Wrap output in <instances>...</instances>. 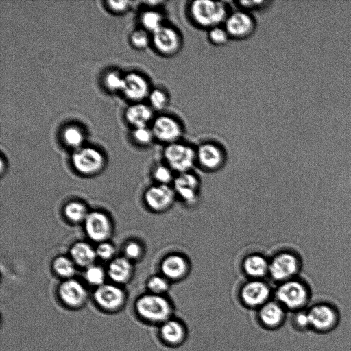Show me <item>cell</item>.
I'll return each instance as SVG.
<instances>
[{
    "instance_id": "16",
    "label": "cell",
    "mask_w": 351,
    "mask_h": 351,
    "mask_svg": "<svg viewBox=\"0 0 351 351\" xmlns=\"http://www.w3.org/2000/svg\"><path fill=\"white\" fill-rule=\"evenodd\" d=\"M196 158L204 169L213 171L219 169L224 160L222 149L210 142L202 143L196 149Z\"/></svg>"
},
{
    "instance_id": "26",
    "label": "cell",
    "mask_w": 351,
    "mask_h": 351,
    "mask_svg": "<svg viewBox=\"0 0 351 351\" xmlns=\"http://www.w3.org/2000/svg\"><path fill=\"white\" fill-rule=\"evenodd\" d=\"M141 22L144 29L152 34L164 25L162 14L154 10L145 11L141 16Z\"/></svg>"
},
{
    "instance_id": "19",
    "label": "cell",
    "mask_w": 351,
    "mask_h": 351,
    "mask_svg": "<svg viewBox=\"0 0 351 351\" xmlns=\"http://www.w3.org/2000/svg\"><path fill=\"white\" fill-rule=\"evenodd\" d=\"M270 290L263 282L258 280L246 283L242 288L241 297L243 300L250 306H257L263 304L268 298Z\"/></svg>"
},
{
    "instance_id": "31",
    "label": "cell",
    "mask_w": 351,
    "mask_h": 351,
    "mask_svg": "<svg viewBox=\"0 0 351 351\" xmlns=\"http://www.w3.org/2000/svg\"><path fill=\"white\" fill-rule=\"evenodd\" d=\"M208 38L214 45L221 46L226 45L230 37L223 26L219 25L208 29Z\"/></svg>"
},
{
    "instance_id": "27",
    "label": "cell",
    "mask_w": 351,
    "mask_h": 351,
    "mask_svg": "<svg viewBox=\"0 0 351 351\" xmlns=\"http://www.w3.org/2000/svg\"><path fill=\"white\" fill-rule=\"evenodd\" d=\"M53 269L57 275L66 279L71 278L75 272L73 261L64 256L54 259Z\"/></svg>"
},
{
    "instance_id": "42",
    "label": "cell",
    "mask_w": 351,
    "mask_h": 351,
    "mask_svg": "<svg viewBox=\"0 0 351 351\" xmlns=\"http://www.w3.org/2000/svg\"><path fill=\"white\" fill-rule=\"evenodd\" d=\"M108 8L112 12L120 13L126 10L129 6L128 1H106Z\"/></svg>"
},
{
    "instance_id": "40",
    "label": "cell",
    "mask_w": 351,
    "mask_h": 351,
    "mask_svg": "<svg viewBox=\"0 0 351 351\" xmlns=\"http://www.w3.org/2000/svg\"><path fill=\"white\" fill-rule=\"evenodd\" d=\"M142 253L141 245L136 242H130L125 247V254L127 258H138Z\"/></svg>"
},
{
    "instance_id": "20",
    "label": "cell",
    "mask_w": 351,
    "mask_h": 351,
    "mask_svg": "<svg viewBox=\"0 0 351 351\" xmlns=\"http://www.w3.org/2000/svg\"><path fill=\"white\" fill-rule=\"evenodd\" d=\"M127 121L135 128L147 127L153 118L151 107L142 103L130 106L125 114Z\"/></svg>"
},
{
    "instance_id": "17",
    "label": "cell",
    "mask_w": 351,
    "mask_h": 351,
    "mask_svg": "<svg viewBox=\"0 0 351 351\" xmlns=\"http://www.w3.org/2000/svg\"><path fill=\"white\" fill-rule=\"evenodd\" d=\"M121 91L129 99L139 101L148 97L150 93L147 80L136 73H130L123 77V84Z\"/></svg>"
},
{
    "instance_id": "18",
    "label": "cell",
    "mask_w": 351,
    "mask_h": 351,
    "mask_svg": "<svg viewBox=\"0 0 351 351\" xmlns=\"http://www.w3.org/2000/svg\"><path fill=\"white\" fill-rule=\"evenodd\" d=\"M160 270L162 276L168 280H177L186 276L189 270V263L180 254H169L162 261Z\"/></svg>"
},
{
    "instance_id": "7",
    "label": "cell",
    "mask_w": 351,
    "mask_h": 351,
    "mask_svg": "<svg viewBox=\"0 0 351 351\" xmlns=\"http://www.w3.org/2000/svg\"><path fill=\"white\" fill-rule=\"evenodd\" d=\"M301 268L302 260L296 253L283 251L269 261V274L274 280L283 282L296 278Z\"/></svg>"
},
{
    "instance_id": "30",
    "label": "cell",
    "mask_w": 351,
    "mask_h": 351,
    "mask_svg": "<svg viewBox=\"0 0 351 351\" xmlns=\"http://www.w3.org/2000/svg\"><path fill=\"white\" fill-rule=\"evenodd\" d=\"M149 101L153 109L164 110L169 103V97L167 92L160 88H155L148 95Z\"/></svg>"
},
{
    "instance_id": "4",
    "label": "cell",
    "mask_w": 351,
    "mask_h": 351,
    "mask_svg": "<svg viewBox=\"0 0 351 351\" xmlns=\"http://www.w3.org/2000/svg\"><path fill=\"white\" fill-rule=\"evenodd\" d=\"M134 310L140 319L150 323L165 322L171 314L169 302L161 295L151 293L139 296Z\"/></svg>"
},
{
    "instance_id": "9",
    "label": "cell",
    "mask_w": 351,
    "mask_h": 351,
    "mask_svg": "<svg viewBox=\"0 0 351 351\" xmlns=\"http://www.w3.org/2000/svg\"><path fill=\"white\" fill-rule=\"evenodd\" d=\"M152 43L155 49L164 56L177 54L182 47V37L173 27L163 25L152 33Z\"/></svg>"
},
{
    "instance_id": "28",
    "label": "cell",
    "mask_w": 351,
    "mask_h": 351,
    "mask_svg": "<svg viewBox=\"0 0 351 351\" xmlns=\"http://www.w3.org/2000/svg\"><path fill=\"white\" fill-rule=\"evenodd\" d=\"M62 138L68 146L77 149L82 147L84 134L82 130L76 125H69L62 131Z\"/></svg>"
},
{
    "instance_id": "22",
    "label": "cell",
    "mask_w": 351,
    "mask_h": 351,
    "mask_svg": "<svg viewBox=\"0 0 351 351\" xmlns=\"http://www.w3.org/2000/svg\"><path fill=\"white\" fill-rule=\"evenodd\" d=\"M132 270V265L128 258L118 257L110 263L108 274L113 282L119 285L125 283L130 280Z\"/></svg>"
},
{
    "instance_id": "34",
    "label": "cell",
    "mask_w": 351,
    "mask_h": 351,
    "mask_svg": "<svg viewBox=\"0 0 351 351\" xmlns=\"http://www.w3.org/2000/svg\"><path fill=\"white\" fill-rule=\"evenodd\" d=\"M85 278L90 285L97 287L104 284L105 273L101 267L91 265L86 270Z\"/></svg>"
},
{
    "instance_id": "37",
    "label": "cell",
    "mask_w": 351,
    "mask_h": 351,
    "mask_svg": "<svg viewBox=\"0 0 351 351\" xmlns=\"http://www.w3.org/2000/svg\"><path fill=\"white\" fill-rule=\"evenodd\" d=\"M133 137L136 143L144 145H149L155 138L151 128L147 126L135 128Z\"/></svg>"
},
{
    "instance_id": "23",
    "label": "cell",
    "mask_w": 351,
    "mask_h": 351,
    "mask_svg": "<svg viewBox=\"0 0 351 351\" xmlns=\"http://www.w3.org/2000/svg\"><path fill=\"white\" fill-rule=\"evenodd\" d=\"M70 254L73 261L77 265L86 267L93 265L97 256L95 250L85 242L75 243L71 248Z\"/></svg>"
},
{
    "instance_id": "6",
    "label": "cell",
    "mask_w": 351,
    "mask_h": 351,
    "mask_svg": "<svg viewBox=\"0 0 351 351\" xmlns=\"http://www.w3.org/2000/svg\"><path fill=\"white\" fill-rule=\"evenodd\" d=\"M163 156L167 165L179 173L190 172L197 161L196 150L180 141L167 145Z\"/></svg>"
},
{
    "instance_id": "13",
    "label": "cell",
    "mask_w": 351,
    "mask_h": 351,
    "mask_svg": "<svg viewBox=\"0 0 351 351\" xmlns=\"http://www.w3.org/2000/svg\"><path fill=\"white\" fill-rule=\"evenodd\" d=\"M176 197L173 187L159 184L149 187L144 195L147 206L156 212H162L169 208Z\"/></svg>"
},
{
    "instance_id": "32",
    "label": "cell",
    "mask_w": 351,
    "mask_h": 351,
    "mask_svg": "<svg viewBox=\"0 0 351 351\" xmlns=\"http://www.w3.org/2000/svg\"><path fill=\"white\" fill-rule=\"evenodd\" d=\"M147 287L151 293L161 295L169 289L168 279L163 276H153L147 280Z\"/></svg>"
},
{
    "instance_id": "5",
    "label": "cell",
    "mask_w": 351,
    "mask_h": 351,
    "mask_svg": "<svg viewBox=\"0 0 351 351\" xmlns=\"http://www.w3.org/2000/svg\"><path fill=\"white\" fill-rule=\"evenodd\" d=\"M93 299L99 310L109 314L120 312L127 302L126 293L119 285L106 283L95 288Z\"/></svg>"
},
{
    "instance_id": "29",
    "label": "cell",
    "mask_w": 351,
    "mask_h": 351,
    "mask_svg": "<svg viewBox=\"0 0 351 351\" xmlns=\"http://www.w3.org/2000/svg\"><path fill=\"white\" fill-rule=\"evenodd\" d=\"M64 215L72 222L84 221L88 213L85 206L79 202H71L64 207Z\"/></svg>"
},
{
    "instance_id": "35",
    "label": "cell",
    "mask_w": 351,
    "mask_h": 351,
    "mask_svg": "<svg viewBox=\"0 0 351 351\" xmlns=\"http://www.w3.org/2000/svg\"><path fill=\"white\" fill-rule=\"evenodd\" d=\"M152 41L148 32L139 29L134 31L130 36V42L133 47L138 49H145Z\"/></svg>"
},
{
    "instance_id": "24",
    "label": "cell",
    "mask_w": 351,
    "mask_h": 351,
    "mask_svg": "<svg viewBox=\"0 0 351 351\" xmlns=\"http://www.w3.org/2000/svg\"><path fill=\"white\" fill-rule=\"evenodd\" d=\"M260 317L265 324L274 326L278 325L283 319L284 311L279 304L271 302L265 304L261 309Z\"/></svg>"
},
{
    "instance_id": "21",
    "label": "cell",
    "mask_w": 351,
    "mask_h": 351,
    "mask_svg": "<svg viewBox=\"0 0 351 351\" xmlns=\"http://www.w3.org/2000/svg\"><path fill=\"white\" fill-rule=\"evenodd\" d=\"M269 262L262 255L253 254L246 256L242 263L245 273L252 278H261L269 273Z\"/></svg>"
},
{
    "instance_id": "8",
    "label": "cell",
    "mask_w": 351,
    "mask_h": 351,
    "mask_svg": "<svg viewBox=\"0 0 351 351\" xmlns=\"http://www.w3.org/2000/svg\"><path fill=\"white\" fill-rule=\"evenodd\" d=\"M58 297L62 305L71 311L83 308L88 300L85 287L78 280L66 279L58 287Z\"/></svg>"
},
{
    "instance_id": "33",
    "label": "cell",
    "mask_w": 351,
    "mask_h": 351,
    "mask_svg": "<svg viewBox=\"0 0 351 351\" xmlns=\"http://www.w3.org/2000/svg\"><path fill=\"white\" fill-rule=\"evenodd\" d=\"M173 172L167 165H159L154 169L153 177L159 184L169 185L175 179Z\"/></svg>"
},
{
    "instance_id": "41",
    "label": "cell",
    "mask_w": 351,
    "mask_h": 351,
    "mask_svg": "<svg viewBox=\"0 0 351 351\" xmlns=\"http://www.w3.org/2000/svg\"><path fill=\"white\" fill-rule=\"evenodd\" d=\"M268 2L265 1H240L238 2L239 6L247 12L250 10L262 8Z\"/></svg>"
},
{
    "instance_id": "15",
    "label": "cell",
    "mask_w": 351,
    "mask_h": 351,
    "mask_svg": "<svg viewBox=\"0 0 351 351\" xmlns=\"http://www.w3.org/2000/svg\"><path fill=\"white\" fill-rule=\"evenodd\" d=\"M84 227L88 237L96 242H104L110 236L111 224L108 217L99 211L88 213Z\"/></svg>"
},
{
    "instance_id": "1",
    "label": "cell",
    "mask_w": 351,
    "mask_h": 351,
    "mask_svg": "<svg viewBox=\"0 0 351 351\" xmlns=\"http://www.w3.org/2000/svg\"><path fill=\"white\" fill-rule=\"evenodd\" d=\"M276 295L287 308L296 311L308 307L312 291L308 282L295 278L282 282L276 290Z\"/></svg>"
},
{
    "instance_id": "11",
    "label": "cell",
    "mask_w": 351,
    "mask_h": 351,
    "mask_svg": "<svg viewBox=\"0 0 351 351\" xmlns=\"http://www.w3.org/2000/svg\"><path fill=\"white\" fill-rule=\"evenodd\" d=\"M151 129L154 138L166 143V145L179 141L183 134V128L179 121L169 114L156 117Z\"/></svg>"
},
{
    "instance_id": "25",
    "label": "cell",
    "mask_w": 351,
    "mask_h": 351,
    "mask_svg": "<svg viewBox=\"0 0 351 351\" xmlns=\"http://www.w3.org/2000/svg\"><path fill=\"white\" fill-rule=\"evenodd\" d=\"M160 334L166 341L175 343L182 339L184 330L178 322L167 320L161 326Z\"/></svg>"
},
{
    "instance_id": "10",
    "label": "cell",
    "mask_w": 351,
    "mask_h": 351,
    "mask_svg": "<svg viewBox=\"0 0 351 351\" xmlns=\"http://www.w3.org/2000/svg\"><path fill=\"white\" fill-rule=\"evenodd\" d=\"M223 27L230 38L244 39L253 34L256 23L248 12L243 10H235L228 14Z\"/></svg>"
},
{
    "instance_id": "2",
    "label": "cell",
    "mask_w": 351,
    "mask_h": 351,
    "mask_svg": "<svg viewBox=\"0 0 351 351\" xmlns=\"http://www.w3.org/2000/svg\"><path fill=\"white\" fill-rule=\"evenodd\" d=\"M189 14L197 26L209 29L223 23L228 13L222 1L196 0L189 5Z\"/></svg>"
},
{
    "instance_id": "14",
    "label": "cell",
    "mask_w": 351,
    "mask_h": 351,
    "mask_svg": "<svg viewBox=\"0 0 351 351\" xmlns=\"http://www.w3.org/2000/svg\"><path fill=\"white\" fill-rule=\"evenodd\" d=\"M173 190L176 197L188 205H193L197 201L199 181L191 172L179 173L173 180Z\"/></svg>"
},
{
    "instance_id": "3",
    "label": "cell",
    "mask_w": 351,
    "mask_h": 351,
    "mask_svg": "<svg viewBox=\"0 0 351 351\" xmlns=\"http://www.w3.org/2000/svg\"><path fill=\"white\" fill-rule=\"evenodd\" d=\"M306 310L310 327L316 332H329L339 322V316L336 306L326 298H311Z\"/></svg>"
},
{
    "instance_id": "36",
    "label": "cell",
    "mask_w": 351,
    "mask_h": 351,
    "mask_svg": "<svg viewBox=\"0 0 351 351\" xmlns=\"http://www.w3.org/2000/svg\"><path fill=\"white\" fill-rule=\"evenodd\" d=\"M104 85L110 91L121 90L123 84V77L115 71H109L104 77Z\"/></svg>"
},
{
    "instance_id": "39",
    "label": "cell",
    "mask_w": 351,
    "mask_h": 351,
    "mask_svg": "<svg viewBox=\"0 0 351 351\" xmlns=\"http://www.w3.org/2000/svg\"><path fill=\"white\" fill-rule=\"evenodd\" d=\"M97 256L104 260L111 258L114 254V246L108 242H101L95 250Z\"/></svg>"
},
{
    "instance_id": "38",
    "label": "cell",
    "mask_w": 351,
    "mask_h": 351,
    "mask_svg": "<svg viewBox=\"0 0 351 351\" xmlns=\"http://www.w3.org/2000/svg\"><path fill=\"white\" fill-rule=\"evenodd\" d=\"M294 326L300 330L311 328L306 308L296 311L293 317Z\"/></svg>"
},
{
    "instance_id": "12",
    "label": "cell",
    "mask_w": 351,
    "mask_h": 351,
    "mask_svg": "<svg viewBox=\"0 0 351 351\" xmlns=\"http://www.w3.org/2000/svg\"><path fill=\"white\" fill-rule=\"evenodd\" d=\"M101 153L92 147H80L72 155V162L77 171L84 175L98 172L104 165Z\"/></svg>"
}]
</instances>
